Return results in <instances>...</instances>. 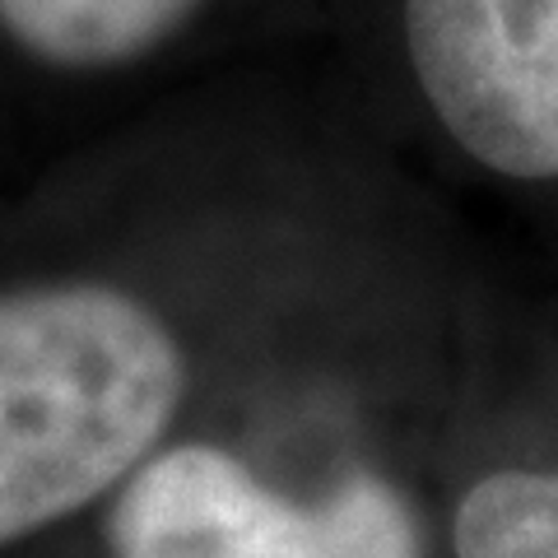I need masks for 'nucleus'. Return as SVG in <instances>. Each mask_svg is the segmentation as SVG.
Returning <instances> with one entry per match:
<instances>
[{"mask_svg": "<svg viewBox=\"0 0 558 558\" xmlns=\"http://www.w3.org/2000/svg\"><path fill=\"white\" fill-rule=\"evenodd\" d=\"M186 391L172 330L108 284L0 293V545L94 502Z\"/></svg>", "mask_w": 558, "mask_h": 558, "instance_id": "1", "label": "nucleus"}, {"mask_svg": "<svg viewBox=\"0 0 558 558\" xmlns=\"http://www.w3.org/2000/svg\"><path fill=\"white\" fill-rule=\"evenodd\" d=\"M117 558H418L410 508L377 475L317 508L270 494L219 447L154 457L112 508Z\"/></svg>", "mask_w": 558, "mask_h": 558, "instance_id": "2", "label": "nucleus"}, {"mask_svg": "<svg viewBox=\"0 0 558 558\" xmlns=\"http://www.w3.org/2000/svg\"><path fill=\"white\" fill-rule=\"evenodd\" d=\"M414 75L484 168L558 178V0H405Z\"/></svg>", "mask_w": 558, "mask_h": 558, "instance_id": "3", "label": "nucleus"}, {"mask_svg": "<svg viewBox=\"0 0 558 558\" xmlns=\"http://www.w3.org/2000/svg\"><path fill=\"white\" fill-rule=\"evenodd\" d=\"M201 0H0V24L28 57L65 70H108L149 57Z\"/></svg>", "mask_w": 558, "mask_h": 558, "instance_id": "4", "label": "nucleus"}, {"mask_svg": "<svg viewBox=\"0 0 558 558\" xmlns=\"http://www.w3.org/2000/svg\"><path fill=\"white\" fill-rule=\"evenodd\" d=\"M457 558H558V470H498L457 508Z\"/></svg>", "mask_w": 558, "mask_h": 558, "instance_id": "5", "label": "nucleus"}]
</instances>
